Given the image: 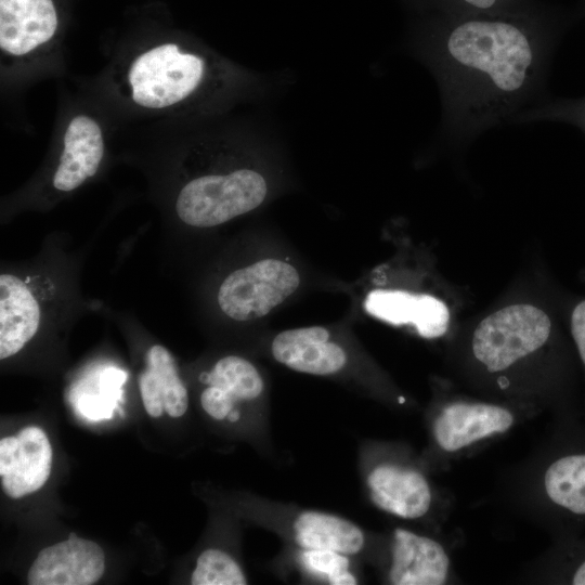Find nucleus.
Segmentation results:
<instances>
[{
	"mask_svg": "<svg viewBox=\"0 0 585 585\" xmlns=\"http://www.w3.org/2000/svg\"><path fill=\"white\" fill-rule=\"evenodd\" d=\"M435 77L446 126L458 136L516 113L535 92L544 47L514 20L471 17L417 47Z\"/></svg>",
	"mask_w": 585,
	"mask_h": 585,
	"instance_id": "nucleus-1",
	"label": "nucleus"
},
{
	"mask_svg": "<svg viewBox=\"0 0 585 585\" xmlns=\"http://www.w3.org/2000/svg\"><path fill=\"white\" fill-rule=\"evenodd\" d=\"M269 192V179L258 168L207 173L190 180L181 188L176 210L187 225L212 227L257 209Z\"/></svg>",
	"mask_w": 585,
	"mask_h": 585,
	"instance_id": "nucleus-2",
	"label": "nucleus"
},
{
	"mask_svg": "<svg viewBox=\"0 0 585 585\" xmlns=\"http://www.w3.org/2000/svg\"><path fill=\"white\" fill-rule=\"evenodd\" d=\"M207 68L203 56L182 53L174 43L153 48L141 54L129 69L132 99L148 108L174 105L204 84Z\"/></svg>",
	"mask_w": 585,
	"mask_h": 585,
	"instance_id": "nucleus-3",
	"label": "nucleus"
},
{
	"mask_svg": "<svg viewBox=\"0 0 585 585\" xmlns=\"http://www.w3.org/2000/svg\"><path fill=\"white\" fill-rule=\"evenodd\" d=\"M551 322L540 308L518 303L482 320L472 337V352L490 372L509 367L540 349L548 339Z\"/></svg>",
	"mask_w": 585,
	"mask_h": 585,
	"instance_id": "nucleus-4",
	"label": "nucleus"
},
{
	"mask_svg": "<svg viewBox=\"0 0 585 585\" xmlns=\"http://www.w3.org/2000/svg\"><path fill=\"white\" fill-rule=\"evenodd\" d=\"M299 285L300 274L292 264L268 258L230 273L219 287L217 300L227 317L252 321L282 304Z\"/></svg>",
	"mask_w": 585,
	"mask_h": 585,
	"instance_id": "nucleus-5",
	"label": "nucleus"
},
{
	"mask_svg": "<svg viewBox=\"0 0 585 585\" xmlns=\"http://www.w3.org/2000/svg\"><path fill=\"white\" fill-rule=\"evenodd\" d=\"M52 465V447L44 431L36 426L0 440V477L3 492L17 499L41 489Z\"/></svg>",
	"mask_w": 585,
	"mask_h": 585,
	"instance_id": "nucleus-6",
	"label": "nucleus"
},
{
	"mask_svg": "<svg viewBox=\"0 0 585 585\" xmlns=\"http://www.w3.org/2000/svg\"><path fill=\"white\" fill-rule=\"evenodd\" d=\"M105 570V555L95 542L72 534L40 550L27 581L30 585H91Z\"/></svg>",
	"mask_w": 585,
	"mask_h": 585,
	"instance_id": "nucleus-7",
	"label": "nucleus"
},
{
	"mask_svg": "<svg viewBox=\"0 0 585 585\" xmlns=\"http://www.w3.org/2000/svg\"><path fill=\"white\" fill-rule=\"evenodd\" d=\"M204 382L207 387L200 394V404L216 420L237 421L239 411L236 405L255 401L264 391V381L257 367L237 355L220 359L205 375Z\"/></svg>",
	"mask_w": 585,
	"mask_h": 585,
	"instance_id": "nucleus-8",
	"label": "nucleus"
},
{
	"mask_svg": "<svg viewBox=\"0 0 585 585\" xmlns=\"http://www.w3.org/2000/svg\"><path fill=\"white\" fill-rule=\"evenodd\" d=\"M271 353L284 366L315 376L336 374L347 363L344 350L330 340L329 332L322 326L281 332L272 340Z\"/></svg>",
	"mask_w": 585,
	"mask_h": 585,
	"instance_id": "nucleus-9",
	"label": "nucleus"
},
{
	"mask_svg": "<svg viewBox=\"0 0 585 585\" xmlns=\"http://www.w3.org/2000/svg\"><path fill=\"white\" fill-rule=\"evenodd\" d=\"M514 417L506 408L481 403H453L434 420L433 434L438 444L448 452L507 431Z\"/></svg>",
	"mask_w": 585,
	"mask_h": 585,
	"instance_id": "nucleus-10",
	"label": "nucleus"
},
{
	"mask_svg": "<svg viewBox=\"0 0 585 585\" xmlns=\"http://www.w3.org/2000/svg\"><path fill=\"white\" fill-rule=\"evenodd\" d=\"M57 27L52 0H0V48L24 55L49 41Z\"/></svg>",
	"mask_w": 585,
	"mask_h": 585,
	"instance_id": "nucleus-11",
	"label": "nucleus"
},
{
	"mask_svg": "<svg viewBox=\"0 0 585 585\" xmlns=\"http://www.w3.org/2000/svg\"><path fill=\"white\" fill-rule=\"evenodd\" d=\"M450 560L435 541L404 529L393 534L390 583L395 585L444 584Z\"/></svg>",
	"mask_w": 585,
	"mask_h": 585,
	"instance_id": "nucleus-12",
	"label": "nucleus"
},
{
	"mask_svg": "<svg viewBox=\"0 0 585 585\" xmlns=\"http://www.w3.org/2000/svg\"><path fill=\"white\" fill-rule=\"evenodd\" d=\"M367 486L378 508L400 518H420L430 507L428 482L414 469L381 464L369 472Z\"/></svg>",
	"mask_w": 585,
	"mask_h": 585,
	"instance_id": "nucleus-13",
	"label": "nucleus"
},
{
	"mask_svg": "<svg viewBox=\"0 0 585 585\" xmlns=\"http://www.w3.org/2000/svg\"><path fill=\"white\" fill-rule=\"evenodd\" d=\"M41 309L30 285L13 274L0 276V359L17 352L36 335Z\"/></svg>",
	"mask_w": 585,
	"mask_h": 585,
	"instance_id": "nucleus-14",
	"label": "nucleus"
},
{
	"mask_svg": "<svg viewBox=\"0 0 585 585\" xmlns=\"http://www.w3.org/2000/svg\"><path fill=\"white\" fill-rule=\"evenodd\" d=\"M104 154L100 126L80 115L72 119L64 136V151L53 177L56 190L69 192L93 177Z\"/></svg>",
	"mask_w": 585,
	"mask_h": 585,
	"instance_id": "nucleus-15",
	"label": "nucleus"
},
{
	"mask_svg": "<svg viewBox=\"0 0 585 585\" xmlns=\"http://www.w3.org/2000/svg\"><path fill=\"white\" fill-rule=\"evenodd\" d=\"M145 361L139 387L146 413L155 418L164 411L174 418L185 414L188 394L171 353L165 347L154 344L148 349Z\"/></svg>",
	"mask_w": 585,
	"mask_h": 585,
	"instance_id": "nucleus-16",
	"label": "nucleus"
},
{
	"mask_svg": "<svg viewBox=\"0 0 585 585\" xmlns=\"http://www.w3.org/2000/svg\"><path fill=\"white\" fill-rule=\"evenodd\" d=\"M296 544L302 549L355 555L364 546V533L353 522L328 512L306 510L292 523Z\"/></svg>",
	"mask_w": 585,
	"mask_h": 585,
	"instance_id": "nucleus-17",
	"label": "nucleus"
},
{
	"mask_svg": "<svg viewBox=\"0 0 585 585\" xmlns=\"http://www.w3.org/2000/svg\"><path fill=\"white\" fill-rule=\"evenodd\" d=\"M418 295L402 290L376 289L365 301V310L373 316L393 325L413 324L416 317Z\"/></svg>",
	"mask_w": 585,
	"mask_h": 585,
	"instance_id": "nucleus-18",
	"label": "nucleus"
},
{
	"mask_svg": "<svg viewBox=\"0 0 585 585\" xmlns=\"http://www.w3.org/2000/svg\"><path fill=\"white\" fill-rule=\"evenodd\" d=\"M193 585H245L247 578L238 563L225 551L209 548L203 551L192 573Z\"/></svg>",
	"mask_w": 585,
	"mask_h": 585,
	"instance_id": "nucleus-19",
	"label": "nucleus"
},
{
	"mask_svg": "<svg viewBox=\"0 0 585 585\" xmlns=\"http://www.w3.org/2000/svg\"><path fill=\"white\" fill-rule=\"evenodd\" d=\"M302 562L310 572L326 576L329 584H358L356 577L349 571L347 555L332 550L303 549Z\"/></svg>",
	"mask_w": 585,
	"mask_h": 585,
	"instance_id": "nucleus-20",
	"label": "nucleus"
},
{
	"mask_svg": "<svg viewBox=\"0 0 585 585\" xmlns=\"http://www.w3.org/2000/svg\"><path fill=\"white\" fill-rule=\"evenodd\" d=\"M448 320V309L443 301L430 295H418L413 325L420 336L435 338L443 335L447 329Z\"/></svg>",
	"mask_w": 585,
	"mask_h": 585,
	"instance_id": "nucleus-21",
	"label": "nucleus"
},
{
	"mask_svg": "<svg viewBox=\"0 0 585 585\" xmlns=\"http://www.w3.org/2000/svg\"><path fill=\"white\" fill-rule=\"evenodd\" d=\"M571 333L580 358L585 365V300L580 302L572 312Z\"/></svg>",
	"mask_w": 585,
	"mask_h": 585,
	"instance_id": "nucleus-22",
	"label": "nucleus"
},
{
	"mask_svg": "<svg viewBox=\"0 0 585 585\" xmlns=\"http://www.w3.org/2000/svg\"><path fill=\"white\" fill-rule=\"evenodd\" d=\"M570 582L574 585H585V554L575 562L570 573Z\"/></svg>",
	"mask_w": 585,
	"mask_h": 585,
	"instance_id": "nucleus-23",
	"label": "nucleus"
},
{
	"mask_svg": "<svg viewBox=\"0 0 585 585\" xmlns=\"http://www.w3.org/2000/svg\"><path fill=\"white\" fill-rule=\"evenodd\" d=\"M464 4L476 10L486 11L492 9L499 0H460Z\"/></svg>",
	"mask_w": 585,
	"mask_h": 585,
	"instance_id": "nucleus-24",
	"label": "nucleus"
}]
</instances>
